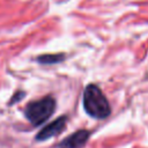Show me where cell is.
<instances>
[{"label":"cell","mask_w":148,"mask_h":148,"mask_svg":"<svg viewBox=\"0 0 148 148\" xmlns=\"http://www.w3.org/2000/svg\"><path fill=\"white\" fill-rule=\"evenodd\" d=\"M64 58H65V56L62 53H59V54H42L37 58V61L39 64H43V65H53V64L62 61Z\"/></svg>","instance_id":"5"},{"label":"cell","mask_w":148,"mask_h":148,"mask_svg":"<svg viewBox=\"0 0 148 148\" xmlns=\"http://www.w3.org/2000/svg\"><path fill=\"white\" fill-rule=\"evenodd\" d=\"M90 132L86 130H80L59 143V148H83L89 139Z\"/></svg>","instance_id":"4"},{"label":"cell","mask_w":148,"mask_h":148,"mask_svg":"<svg viewBox=\"0 0 148 148\" xmlns=\"http://www.w3.org/2000/svg\"><path fill=\"white\" fill-rule=\"evenodd\" d=\"M66 124H67V117L66 116H61V117L57 118L54 121L47 124L45 127H43L38 132V134L36 135V140L37 141H45L52 136L60 134L62 132V130L66 127Z\"/></svg>","instance_id":"3"},{"label":"cell","mask_w":148,"mask_h":148,"mask_svg":"<svg viewBox=\"0 0 148 148\" xmlns=\"http://www.w3.org/2000/svg\"><path fill=\"white\" fill-rule=\"evenodd\" d=\"M24 97V92L23 91H17L15 95H13V97L9 99V105H12V104H14V103H17L21 98H23Z\"/></svg>","instance_id":"6"},{"label":"cell","mask_w":148,"mask_h":148,"mask_svg":"<svg viewBox=\"0 0 148 148\" xmlns=\"http://www.w3.org/2000/svg\"><path fill=\"white\" fill-rule=\"evenodd\" d=\"M54 109V98L52 96H45L40 99L30 102L24 109V114L34 126H39L53 114Z\"/></svg>","instance_id":"2"},{"label":"cell","mask_w":148,"mask_h":148,"mask_svg":"<svg viewBox=\"0 0 148 148\" xmlns=\"http://www.w3.org/2000/svg\"><path fill=\"white\" fill-rule=\"evenodd\" d=\"M83 108L90 117L96 119L106 118L111 112L105 95L96 84H88L86 87L83 91Z\"/></svg>","instance_id":"1"}]
</instances>
